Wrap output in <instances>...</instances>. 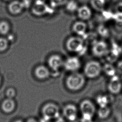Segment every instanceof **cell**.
Masks as SVG:
<instances>
[{
  "mask_svg": "<svg viewBox=\"0 0 122 122\" xmlns=\"http://www.w3.org/2000/svg\"><path fill=\"white\" fill-rule=\"evenodd\" d=\"M85 83L84 75L77 71L72 72L66 80V85L69 90L76 91L80 90Z\"/></svg>",
  "mask_w": 122,
  "mask_h": 122,
  "instance_id": "1",
  "label": "cell"
},
{
  "mask_svg": "<svg viewBox=\"0 0 122 122\" xmlns=\"http://www.w3.org/2000/svg\"><path fill=\"white\" fill-rule=\"evenodd\" d=\"M65 46L68 51L75 54H81L85 49V43L83 38L76 35L69 38Z\"/></svg>",
  "mask_w": 122,
  "mask_h": 122,
  "instance_id": "2",
  "label": "cell"
},
{
  "mask_svg": "<svg viewBox=\"0 0 122 122\" xmlns=\"http://www.w3.org/2000/svg\"><path fill=\"white\" fill-rule=\"evenodd\" d=\"M110 46L104 39L95 41L91 44V52L95 57H105L108 52Z\"/></svg>",
  "mask_w": 122,
  "mask_h": 122,
  "instance_id": "3",
  "label": "cell"
},
{
  "mask_svg": "<svg viewBox=\"0 0 122 122\" xmlns=\"http://www.w3.org/2000/svg\"><path fill=\"white\" fill-rule=\"evenodd\" d=\"M102 71V66L97 60L88 61L84 66V73L90 78H95L99 76Z\"/></svg>",
  "mask_w": 122,
  "mask_h": 122,
  "instance_id": "4",
  "label": "cell"
},
{
  "mask_svg": "<svg viewBox=\"0 0 122 122\" xmlns=\"http://www.w3.org/2000/svg\"><path fill=\"white\" fill-rule=\"evenodd\" d=\"M42 114L46 120L57 118L59 117V107L57 105L53 103H46L43 107Z\"/></svg>",
  "mask_w": 122,
  "mask_h": 122,
  "instance_id": "5",
  "label": "cell"
},
{
  "mask_svg": "<svg viewBox=\"0 0 122 122\" xmlns=\"http://www.w3.org/2000/svg\"><path fill=\"white\" fill-rule=\"evenodd\" d=\"M63 66L68 71L75 72L81 67V62L78 57L72 56L68 57L64 61Z\"/></svg>",
  "mask_w": 122,
  "mask_h": 122,
  "instance_id": "6",
  "label": "cell"
},
{
  "mask_svg": "<svg viewBox=\"0 0 122 122\" xmlns=\"http://www.w3.org/2000/svg\"><path fill=\"white\" fill-rule=\"evenodd\" d=\"M76 14L79 20L85 21L91 19L92 10L90 6L84 5L79 6Z\"/></svg>",
  "mask_w": 122,
  "mask_h": 122,
  "instance_id": "7",
  "label": "cell"
},
{
  "mask_svg": "<svg viewBox=\"0 0 122 122\" xmlns=\"http://www.w3.org/2000/svg\"><path fill=\"white\" fill-rule=\"evenodd\" d=\"M80 110L82 115H88L93 116L96 108L93 103L89 100H84L80 104Z\"/></svg>",
  "mask_w": 122,
  "mask_h": 122,
  "instance_id": "8",
  "label": "cell"
},
{
  "mask_svg": "<svg viewBox=\"0 0 122 122\" xmlns=\"http://www.w3.org/2000/svg\"><path fill=\"white\" fill-rule=\"evenodd\" d=\"M71 30L75 35L82 37L87 32V25L85 21L79 20L73 23Z\"/></svg>",
  "mask_w": 122,
  "mask_h": 122,
  "instance_id": "9",
  "label": "cell"
},
{
  "mask_svg": "<svg viewBox=\"0 0 122 122\" xmlns=\"http://www.w3.org/2000/svg\"><path fill=\"white\" fill-rule=\"evenodd\" d=\"M107 88L109 91L112 94H117L120 92L122 90V84L118 76L115 75L111 77Z\"/></svg>",
  "mask_w": 122,
  "mask_h": 122,
  "instance_id": "10",
  "label": "cell"
},
{
  "mask_svg": "<svg viewBox=\"0 0 122 122\" xmlns=\"http://www.w3.org/2000/svg\"><path fill=\"white\" fill-rule=\"evenodd\" d=\"M63 115L68 120L75 121L77 116L76 107L73 104H69L65 106L63 110Z\"/></svg>",
  "mask_w": 122,
  "mask_h": 122,
  "instance_id": "11",
  "label": "cell"
},
{
  "mask_svg": "<svg viewBox=\"0 0 122 122\" xmlns=\"http://www.w3.org/2000/svg\"><path fill=\"white\" fill-rule=\"evenodd\" d=\"M64 63V61L59 55H53L50 57L48 60L49 67L55 72H57L59 69L63 66Z\"/></svg>",
  "mask_w": 122,
  "mask_h": 122,
  "instance_id": "12",
  "label": "cell"
},
{
  "mask_svg": "<svg viewBox=\"0 0 122 122\" xmlns=\"http://www.w3.org/2000/svg\"><path fill=\"white\" fill-rule=\"evenodd\" d=\"M110 0H90V6L94 10L102 12L105 10Z\"/></svg>",
  "mask_w": 122,
  "mask_h": 122,
  "instance_id": "13",
  "label": "cell"
},
{
  "mask_svg": "<svg viewBox=\"0 0 122 122\" xmlns=\"http://www.w3.org/2000/svg\"><path fill=\"white\" fill-rule=\"evenodd\" d=\"M1 107L3 112L10 113L14 111L15 107V103L13 99L6 98L2 102Z\"/></svg>",
  "mask_w": 122,
  "mask_h": 122,
  "instance_id": "14",
  "label": "cell"
},
{
  "mask_svg": "<svg viewBox=\"0 0 122 122\" xmlns=\"http://www.w3.org/2000/svg\"><path fill=\"white\" fill-rule=\"evenodd\" d=\"M36 77L39 80H45L49 77L50 72L46 67L43 65L37 66L34 71Z\"/></svg>",
  "mask_w": 122,
  "mask_h": 122,
  "instance_id": "15",
  "label": "cell"
},
{
  "mask_svg": "<svg viewBox=\"0 0 122 122\" xmlns=\"http://www.w3.org/2000/svg\"><path fill=\"white\" fill-rule=\"evenodd\" d=\"M33 12L35 15H40L45 14L47 10V6L41 0H38L33 8Z\"/></svg>",
  "mask_w": 122,
  "mask_h": 122,
  "instance_id": "16",
  "label": "cell"
},
{
  "mask_svg": "<svg viewBox=\"0 0 122 122\" xmlns=\"http://www.w3.org/2000/svg\"><path fill=\"white\" fill-rule=\"evenodd\" d=\"M24 7L22 2L14 1L9 6V11L13 14H18L22 11Z\"/></svg>",
  "mask_w": 122,
  "mask_h": 122,
  "instance_id": "17",
  "label": "cell"
},
{
  "mask_svg": "<svg viewBox=\"0 0 122 122\" xmlns=\"http://www.w3.org/2000/svg\"><path fill=\"white\" fill-rule=\"evenodd\" d=\"M96 33L103 39H106L110 36V30L104 24H100L97 27Z\"/></svg>",
  "mask_w": 122,
  "mask_h": 122,
  "instance_id": "18",
  "label": "cell"
},
{
  "mask_svg": "<svg viewBox=\"0 0 122 122\" xmlns=\"http://www.w3.org/2000/svg\"><path fill=\"white\" fill-rule=\"evenodd\" d=\"M66 10L70 13H76L80 5L76 0H68L65 5Z\"/></svg>",
  "mask_w": 122,
  "mask_h": 122,
  "instance_id": "19",
  "label": "cell"
},
{
  "mask_svg": "<svg viewBox=\"0 0 122 122\" xmlns=\"http://www.w3.org/2000/svg\"><path fill=\"white\" fill-rule=\"evenodd\" d=\"M102 71H103L106 75L108 76H113L116 73V68L112 63H107L102 66Z\"/></svg>",
  "mask_w": 122,
  "mask_h": 122,
  "instance_id": "20",
  "label": "cell"
},
{
  "mask_svg": "<svg viewBox=\"0 0 122 122\" xmlns=\"http://www.w3.org/2000/svg\"><path fill=\"white\" fill-rule=\"evenodd\" d=\"M111 112L110 108L107 106L100 107L97 111V115L99 117L102 119L107 118L109 117Z\"/></svg>",
  "mask_w": 122,
  "mask_h": 122,
  "instance_id": "21",
  "label": "cell"
},
{
  "mask_svg": "<svg viewBox=\"0 0 122 122\" xmlns=\"http://www.w3.org/2000/svg\"><path fill=\"white\" fill-rule=\"evenodd\" d=\"M96 102L100 107H104L107 106L110 102V99L107 95H100L96 97Z\"/></svg>",
  "mask_w": 122,
  "mask_h": 122,
  "instance_id": "22",
  "label": "cell"
},
{
  "mask_svg": "<svg viewBox=\"0 0 122 122\" xmlns=\"http://www.w3.org/2000/svg\"><path fill=\"white\" fill-rule=\"evenodd\" d=\"M10 26L7 22L3 21L0 23V34L5 35L9 33Z\"/></svg>",
  "mask_w": 122,
  "mask_h": 122,
  "instance_id": "23",
  "label": "cell"
},
{
  "mask_svg": "<svg viewBox=\"0 0 122 122\" xmlns=\"http://www.w3.org/2000/svg\"><path fill=\"white\" fill-rule=\"evenodd\" d=\"M8 40L4 38H0V51H5L8 47Z\"/></svg>",
  "mask_w": 122,
  "mask_h": 122,
  "instance_id": "24",
  "label": "cell"
},
{
  "mask_svg": "<svg viewBox=\"0 0 122 122\" xmlns=\"http://www.w3.org/2000/svg\"><path fill=\"white\" fill-rule=\"evenodd\" d=\"M16 95V91L14 88L12 87L9 88L5 92V95L6 98L13 99Z\"/></svg>",
  "mask_w": 122,
  "mask_h": 122,
  "instance_id": "25",
  "label": "cell"
},
{
  "mask_svg": "<svg viewBox=\"0 0 122 122\" xmlns=\"http://www.w3.org/2000/svg\"><path fill=\"white\" fill-rule=\"evenodd\" d=\"M68 0H51V4L53 6L60 7L65 5Z\"/></svg>",
  "mask_w": 122,
  "mask_h": 122,
  "instance_id": "26",
  "label": "cell"
},
{
  "mask_svg": "<svg viewBox=\"0 0 122 122\" xmlns=\"http://www.w3.org/2000/svg\"><path fill=\"white\" fill-rule=\"evenodd\" d=\"M114 10L115 13H122V0L119 1L115 4Z\"/></svg>",
  "mask_w": 122,
  "mask_h": 122,
  "instance_id": "27",
  "label": "cell"
},
{
  "mask_svg": "<svg viewBox=\"0 0 122 122\" xmlns=\"http://www.w3.org/2000/svg\"><path fill=\"white\" fill-rule=\"evenodd\" d=\"M93 116L88 115H82V117L81 118V122H92V119Z\"/></svg>",
  "mask_w": 122,
  "mask_h": 122,
  "instance_id": "28",
  "label": "cell"
},
{
  "mask_svg": "<svg viewBox=\"0 0 122 122\" xmlns=\"http://www.w3.org/2000/svg\"><path fill=\"white\" fill-rule=\"evenodd\" d=\"M116 71L118 73L122 75V60H120L117 62L116 66L115 67Z\"/></svg>",
  "mask_w": 122,
  "mask_h": 122,
  "instance_id": "29",
  "label": "cell"
},
{
  "mask_svg": "<svg viewBox=\"0 0 122 122\" xmlns=\"http://www.w3.org/2000/svg\"><path fill=\"white\" fill-rule=\"evenodd\" d=\"M22 3L24 8L29 7L30 5V1L29 0H23Z\"/></svg>",
  "mask_w": 122,
  "mask_h": 122,
  "instance_id": "30",
  "label": "cell"
},
{
  "mask_svg": "<svg viewBox=\"0 0 122 122\" xmlns=\"http://www.w3.org/2000/svg\"><path fill=\"white\" fill-rule=\"evenodd\" d=\"M26 122H38V121L34 119L30 118L28 119Z\"/></svg>",
  "mask_w": 122,
  "mask_h": 122,
  "instance_id": "31",
  "label": "cell"
},
{
  "mask_svg": "<svg viewBox=\"0 0 122 122\" xmlns=\"http://www.w3.org/2000/svg\"><path fill=\"white\" fill-rule=\"evenodd\" d=\"M13 39H14V36H12V35H10V36H9L8 39L7 40H9V41H12Z\"/></svg>",
  "mask_w": 122,
  "mask_h": 122,
  "instance_id": "32",
  "label": "cell"
},
{
  "mask_svg": "<svg viewBox=\"0 0 122 122\" xmlns=\"http://www.w3.org/2000/svg\"><path fill=\"white\" fill-rule=\"evenodd\" d=\"M14 122H24L22 120H16Z\"/></svg>",
  "mask_w": 122,
  "mask_h": 122,
  "instance_id": "33",
  "label": "cell"
},
{
  "mask_svg": "<svg viewBox=\"0 0 122 122\" xmlns=\"http://www.w3.org/2000/svg\"><path fill=\"white\" fill-rule=\"evenodd\" d=\"M1 81H2V79H1V76H0V85H1Z\"/></svg>",
  "mask_w": 122,
  "mask_h": 122,
  "instance_id": "34",
  "label": "cell"
},
{
  "mask_svg": "<svg viewBox=\"0 0 122 122\" xmlns=\"http://www.w3.org/2000/svg\"></svg>",
  "mask_w": 122,
  "mask_h": 122,
  "instance_id": "35",
  "label": "cell"
}]
</instances>
